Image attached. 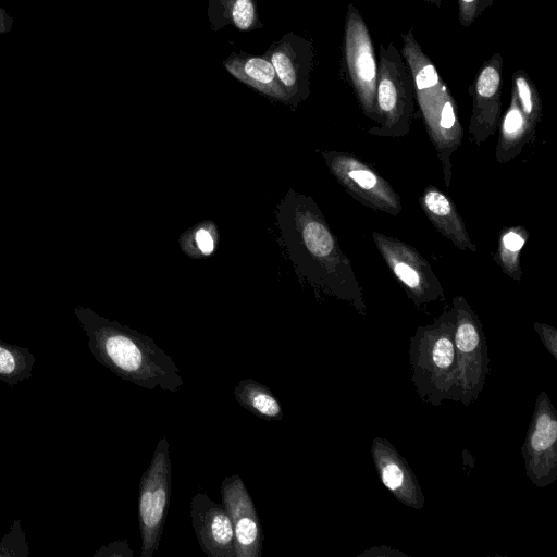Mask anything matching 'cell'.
Wrapping results in <instances>:
<instances>
[{"mask_svg":"<svg viewBox=\"0 0 557 557\" xmlns=\"http://www.w3.org/2000/svg\"><path fill=\"white\" fill-rule=\"evenodd\" d=\"M277 221L298 275L315 289L349 304L364 318L363 289L313 199L290 189L278 206Z\"/></svg>","mask_w":557,"mask_h":557,"instance_id":"obj_1","label":"cell"},{"mask_svg":"<svg viewBox=\"0 0 557 557\" xmlns=\"http://www.w3.org/2000/svg\"><path fill=\"white\" fill-rule=\"evenodd\" d=\"M401 40L400 53L413 81L414 98L426 134L442 165L444 184L446 187H450L451 157L463 138V127L458 116L456 101L440 76L436 66L422 50L413 32L409 29L404 33Z\"/></svg>","mask_w":557,"mask_h":557,"instance_id":"obj_2","label":"cell"},{"mask_svg":"<svg viewBox=\"0 0 557 557\" xmlns=\"http://www.w3.org/2000/svg\"><path fill=\"white\" fill-rule=\"evenodd\" d=\"M97 331L101 358L117 375L149 391L177 392L184 384L173 359L149 336L107 320Z\"/></svg>","mask_w":557,"mask_h":557,"instance_id":"obj_3","label":"cell"},{"mask_svg":"<svg viewBox=\"0 0 557 557\" xmlns=\"http://www.w3.org/2000/svg\"><path fill=\"white\" fill-rule=\"evenodd\" d=\"M455 314L446 308L431 324L418 326L409 338L411 381L419 398L432 406L456 401Z\"/></svg>","mask_w":557,"mask_h":557,"instance_id":"obj_4","label":"cell"},{"mask_svg":"<svg viewBox=\"0 0 557 557\" xmlns=\"http://www.w3.org/2000/svg\"><path fill=\"white\" fill-rule=\"evenodd\" d=\"M379 124L368 133L379 137H403L411 129L414 86L409 69L394 42L380 45L376 81Z\"/></svg>","mask_w":557,"mask_h":557,"instance_id":"obj_5","label":"cell"},{"mask_svg":"<svg viewBox=\"0 0 557 557\" xmlns=\"http://www.w3.org/2000/svg\"><path fill=\"white\" fill-rule=\"evenodd\" d=\"M454 344L457 363L456 401L466 407L478 400L491 371L483 325L466 298H453Z\"/></svg>","mask_w":557,"mask_h":557,"instance_id":"obj_6","label":"cell"},{"mask_svg":"<svg viewBox=\"0 0 557 557\" xmlns=\"http://www.w3.org/2000/svg\"><path fill=\"white\" fill-rule=\"evenodd\" d=\"M166 437L153 451L151 462L139 481L138 522L140 557H152L159 549L171 495V459Z\"/></svg>","mask_w":557,"mask_h":557,"instance_id":"obj_7","label":"cell"},{"mask_svg":"<svg viewBox=\"0 0 557 557\" xmlns=\"http://www.w3.org/2000/svg\"><path fill=\"white\" fill-rule=\"evenodd\" d=\"M372 239L393 275L419 310L446 300L445 290L428 260L411 245L380 232Z\"/></svg>","mask_w":557,"mask_h":557,"instance_id":"obj_8","label":"cell"},{"mask_svg":"<svg viewBox=\"0 0 557 557\" xmlns=\"http://www.w3.org/2000/svg\"><path fill=\"white\" fill-rule=\"evenodd\" d=\"M344 60L348 79L363 114L379 124L377 61L368 26L352 3L348 5L345 20Z\"/></svg>","mask_w":557,"mask_h":557,"instance_id":"obj_9","label":"cell"},{"mask_svg":"<svg viewBox=\"0 0 557 557\" xmlns=\"http://www.w3.org/2000/svg\"><path fill=\"white\" fill-rule=\"evenodd\" d=\"M322 157L336 181L361 205L394 216L401 212V199L397 191L360 158L350 152L333 150L322 151Z\"/></svg>","mask_w":557,"mask_h":557,"instance_id":"obj_10","label":"cell"},{"mask_svg":"<svg viewBox=\"0 0 557 557\" xmlns=\"http://www.w3.org/2000/svg\"><path fill=\"white\" fill-rule=\"evenodd\" d=\"M528 479L540 488L557 480V411L545 391L537 394L521 446Z\"/></svg>","mask_w":557,"mask_h":557,"instance_id":"obj_11","label":"cell"},{"mask_svg":"<svg viewBox=\"0 0 557 557\" xmlns=\"http://www.w3.org/2000/svg\"><path fill=\"white\" fill-rule=\"evenodd\" d=\"M504 59L495 52L480 67L469 92L472 109L469 121V138L480 147L496 132L502 112V78Z\"/></svg>","mask_w":557,"mask_h":557,"instance_id":"obj_12","label":"cell"},{"mask_svg":"<svg viewBox=\"0 0 557 557\" xmlns=\"http://www.w3.org/2000/svg\"><path fill=\"white\" fill-rule=\"evenodd\" d=\"M272 63L283 86L288 104L297 107L310 95V73L313 65V46L294 33L285 34L263 53Z\"/></svg>","mask_w":557,"mask_h":557,"instance_id":"obj_13","label":"cell"},{"mask_svg":"<svg viewBox=\"0 0 557 557\" xmlns=\"http://www.w3.org/2000/svg\"><path fill=\"white\" fill-rule=\"evenodd\" d=\"M223 505L232 520L235 535V557H260L263 533L253 500L238 474L221 483Z\"/></svg>","mask_w":557,"mask_h":557,"instance_id":"obj_14","label":"cell"},{"mask_svg":"<svg viewBox=\"0 0 557 557\" xmlns=\"http://www.w3.org/2000/svg\"><path fill=\"white\" fill-rule=\"evenodd\" d=\"M191 524L201 550L209 557H235V535L224 505L205 493H196L189 503Z\"/></svg>","mask_w":557,"mask_h":557,"instance_id":"obj_15","label":"cell"},{"mask_svg":"<svg viewBox=\"0 0 557 557\" xmlns=\"http://www.w3.org/2000/svg\"><path fill=\"white\" fill-rule=\"evenodd\" d=\"M371 456L382 484L401 504L422 509L425 503L421 485L406 459L384 437L372 441Z\"/></svg>","mask_w":557,"mask_h":557,"instance_id":"obj_16","label":"cell"},{"mask_svg":"<svg viewBox=\"0 0 557 557\" xmlns=\"http://www.w3.org/2000/svg\"><path fill=\"white\" fill-rule=\"evenodd\" d=\"M419 205L435 230L458 249L476 251V246L470 238L462 216L454 201L444 191L429 185L422 191Z\"/></svg>","mask_w":557,"mask_h":557,"instance_id":"obj_17","label":"cell"},{"mask_svg":"<svg viewBox=\"0 0 557 557\" xmlns=\"http://www.w3.org/2000/svg\"><path fill=\"white\" fill-rule=\"evenodd\" d=\"M226 71L239 82L260 91L267 97L288 104L287 95L276 72L264 55L233 52L223 63Z\"/></svg>","mask_w":557,"mask_h":557,"instance_id":"obj_18","label":"cell"},{"mask_svg":"<svg viewBox=\"0 0 557 557\" xmlns=\"http://www.w3.org/2000/svg\"><path fill=\"white\" fill-rule=\"evenodd\" d=\"M498 126L495 148V159L498 163H508L517 158L535 138L536 127L525 119L512 91L507 111Z\"/></svg>","mask_w":557,"mask_h":557,"instance_id":"obj_19","label":"cell"},{"mask_svg":"<svg viewBox=\"0 0 557 557\" xmlns=\"http://www.w3.org/2000/svg\"><path fill=\"white\" fill-rule=\"evenodd\" d=\"M207 15L214 32L225 26L240 32L263 27L256 0H209Z\"/></svg>","mask_w":557,"mask_h":557,"instance_id":"obj_20","label":"cell"},{"mask_svg":"<svg viewBox=\"0 0 557 557\" xmlns=\"http://www.w3.org/2000/svg\"><path fill=\"white\" fill-rule=\"evenodd\" d=\"M236 401L257 418L265 421H281L283 408L274 393L252 379L238 382L234 388Z\"/></svg>","mask_w":557,"mask_h":557,"instance_id":"obj_21","label":"cell"},{"mask_svg":"<svg viewBox=\"0 0 557 557\" xmlns=\"http://www.w3.org/2000/svg\"><path fill=\"white\" fill-rule=\"evenodd\" d=\"M530 234L518 224L504 227L498 236L494 260L508 277L520 282L522 280L521 251Z\"/></svg>","mask_w":557,"mask_h":557,"instance_id":"obj_22","label":"cell"},{"mask_svg":"<svg viewBox=\"0 0 557 557\" xmlns=\"http://www.w3.org/2000/svg\"><path fill=\"white\" fill-rule=\"evenodd\" d=\"M511 81V91L515 94L522 113L536 127L542 120V100L534 83L523 70H517Z\"/></svg>","mask_w":557,"mask_h":557,"instance_id":"obj_23","label":"cell"},{"mask_svg":"<svg viewBox=\"0 0 557 557\" xmlns=\"http://www.w3.org/2000/svg\"><path fill=\"white\" fill-rule=\"evenodd\" d=\"M495 0H458V18L463 27H468L488 9Z\"/></svg>","mask_w":557,"mask_h":557,"instance_id":"obj_24","label":"cell"},{"mask_svg":"<svg viewBox=\"0 0 557 557\" xmlns=\"http://www.w3.org/2000/svg\"><path fill=\"white\" fill-rule=\"evenodd\" d=\"M533 327L546 350L557 360V329L543 322H534Z\"/></svg>","mask_w":557,"mask_h":557,"instance_id":"obj_25","label":"cell"},{"mask_svg":"<svg viewBox=\"0 0 557 557\" xmlns=\"http://www.w3.org/2000/svg\"><path fill=\"white\" fill-rule=\"evenodd\" d=\"M193 246L203 256L212 253L214 250V237L212 232L205 225L198 227L191 234Z\"/></svg>","mask_w":557,"mask_h":557,"instance_id":"obj_26","label":"cell"},{"mask_svg":"<svg viewBox=\"0 0 557 557\" xmlns=\"http://www.w3.org/2000/svg\"><path fill=\"white\" fill-rule=\"evenodd\" d=\"M361 556H369V557H397V556H407L405 553L391 548L388 546H375L371 547L363 553L359 554V557Z\"/></svg>","mask_w":557,"mask_h":557,"instance_id":"obj_27","label":"cell"},{"mask_svg":"<svg viewBox=\"0 0 557 557\" xmlns=\"http://www.w3.org/2000/svg\"><path fill=\"white\" fill-rule=\"evenodd\" d=\"M15 369L13 355L5 348L0 347V373L10 374Z\"/></svg>","mask_w":557,"mask_h":557,"instance_id":"obj_28","label":"cell"},{"mask_svg":"<svg viewBox=\"0 0 557 557\" xmlns=\"http://www.w3.org/2000/svg\"><path fill=\"white\" fill-rule=\"evenodd\" d=\"M13 28V17L0 7V35L10 33Z\"/></svg>","mask_w":557,"mask_h":557,"instance_id":"obj_29","label":"cell"},{"mask_svg":"<svg viewBox=\"0 0 557 557\" xmlns=\"http://www.w3.org/2000/svg\"><path fill=\"white\" fill-rule=\"evenodd\" d=\"M425 3H430V4H433L435 5L436 8H441L442 7V0H423Z\"/></svg>","mask_w":557,"mask_h":557,"instance_id":"obj_30","label":"cell"}]
</instances>
